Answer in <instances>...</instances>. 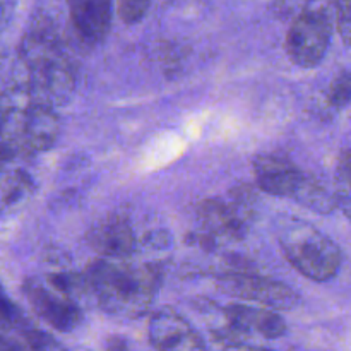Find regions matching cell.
Instances as JSON below:
<instances>
[{
    "label": "cell",
    "instance_id": "obj_1",
    "mask_svg": "<svg viewBox=\"0 0 351 351\" xmlns=\"http://www.w3.org/2000/svg\"><path fill=\"white\" fill-rule=\"evenodd\" d=\"M17 67L10 89L29 101L55 108L74 95V60L60 29L48 17L31 23L17 48Z\"/></svg>",
    "mask_w": 351,
    "mask_h": 351
},
{
    "label": "cell",
    "instance_id": "obj_22",
    "mask_svg": "<svg viewBox=\"0 0 351 351\" xmlns=\"http://www.w3.org/2000/svg\"><path fill=\"white\" fill-rule=\"evenodd\" d=\"M106 351H125V341L120 338H112L108 341V350Z\"/></svg>",
    "mask_w": 351,
    "mask_h": 351
},
{
    "label": "cell",
    "instance_id": "obj_10",
    "mask_svg": "<svg viewBox=\"0 0 351 351\" xmlns=\"http://www.w3.org/2000/svg\"><path fill=\"white\" fill-rule=\"evenodd\" d=\"M257 187L276 197H297L307 173L281 154H259L254 160Z\"/></svg>",
    "mask_w": 351,
    "mask_h": 351
},
{
    "label": "cell",
    "instance_id": "obj_2",
    "mask_svg": "<svg viewBox=\"0 0 351 351\" xmlns=\"http://www.w3.org/2000/svg\"><path fill=\"white\" fill-rule=\"evenodd\" d=\"M84 274L89 291L103 311L130 319L149 311L161 285L160 267L125 259H98Z\"/></svg>",
    "mask_w": 351,
    "mask_h": 351
},
{
    "label": "cell",
    "instance_id": "obj_18",
    "mask_svg": "<svg viewBox=\"0 0 351 351\" xmlns=\"http://www.w3.org/2000/svg\"><path fill=\"white\" fill-rule=\"evenodd\" d=\"M151 0H117V12L125 24H136L143 21Z\"/></svg>",
    "mask_w": 351,
    "mask_h": 351
},
{
    "label": "cell",
    "instance_id": "obj_5",
    "mask_svg": "<svg viewBox=\"0 0 351 351\" xmlns=\"http://www.w3.org/2000/svg\"><path fill=\"white\" fill-rule=\"evenodd\" d=\"M256 215V195L250 187H237L228 199H209L197 208L201 233L195 240L206 249L218 242H239L249 232Z\"/></svg>",
    "mask_w": 351,
    "mask_h": 351
},
{
    "label": "cell",
    "instance_id": "obj_12",
    "mask_svg": "<svg viewBox=\"0 0 351 351\" xmlns=\"http://www.w3.org/2000/svg\"><path fill=\"white\" fill-rule=\"evenodd\" d=\"M149 341L158 351H206L194 328L173 311L154 312L149 321Z\"/></svg>",
    "mask_w": 351,
    "mask_h": 351
},
{
    "label": "cell",
    "instance_id": "obj_16",
    "mask_svg": "<svg viewBox=\"0 0 351 351\" xmlns=\"http://www.w3.org/2000/svg\"><path fill=\"white\" fill-rule=\"evenodd\" d=\"M33 192V184L26 171L19 168H12L10 171H3L2 177V204L3 208L19 204Z\"/></svg>",
    "mask_w": 351,
    "mask_h": 351
},
{
    "label": "cell",
    "instance_id": "obj_14",
    "mask_svg": "<svg viewBox=\"0 0 351 351\" xmlns=\"http://www.w3.org/2000/svg\"><path fill=\"white\" fill-rule=\"evenodd\" d=\"M297 199L300 204H304L305 208L312 209V211L317 213H331L332 209L338 208L336 206L335 199V191L326 187L319 178L312 177V175H307L305 177L304 185L298 191Z\"/></svg>",
    "mask_w": 351,
    "mask_h": 351
},
{
    "label": "cell",
    "instance_id": "obj_19",
    "mask_svg": "<svg viewBox=\"0 0 351 351\" xmlns=\"http://www.w3.org/2000/svg\"><path fill=\"white\" fill-rule=\"evenodd\" d=\"M336 27L345 43L351 45V0H335Z\"/></svg>",
    "mask_w": 351,
    "mask_h": 351
},
{
    "label": "cell",
    "instance_id": "obj_3",
    "mask_svg": "<svg viewBox=\"0 0 351 351\" xmlns=\"http://www.w3.org/2000/svg\"><path fill=\"white\" fill-rule=\"evenodd\" d=\"M60 134L58 115L51 106L33 103L9 89L2 103V161L48 151Z\"/></svg>",
    "mask_w": 351,
    "mask_h": 351
},
{
    "label": "cell",
    "instance_id": "obj_15",
    "mask_svg": "<svg viewBox=\"0 0 351 351\" xmlns=\"http://www.w3.org/2000/svg\"><path fill=\"white\" fill-rule=\"evenodd\" d=\"M332 191H335L336 206L351 221V147H346L339 153Z\"/></svg>",
    "mask_w": 351,
    "mask_h": 351
},
{
    "label": "cell",
    "instance_id": "obj_11",
    "mask_svg": "<svg viewBox=\"0 0 351 351\" xmlns=\"http://www.w3.org/2000/svg\"><path fill=\"white\" fill-rule=\"evenodd\" d=\"M86 240L103 259H127L137 245L136 233L127 216L108 215L89 228Z\"/></svg>",
    "mask_w": 351,
    "mask_h": 351
},
{
    "label": "cell",
    "instance_id": "obj_8",
    "mask_svg": "<svg viewBox=\"0 0 351 351\" xmlns=\"http://www.w3.org/2000/svg\"><path fill=\"white\" fill-rule=\"evenodd\" d=\"M23 295L34 314L60 332L74 331L82 322L77 302L58 290L48 278H29L23 285Z\"/></svg>",
    "mask_w": 351,
    "mask_h": 351
},
{
    "label": "cell",
    "instance_id": "obj_7",
    "mask_svg": "<svg viewBox=\"0 0 351 351\" xmlns=\"http://www.w3.org/2000/svg\"><path fill=\"white\" fill-rule=\"evenodd\" d=\"M218 287L226 295L254 302L271 311H290L300 302L297 291L288 285L266 276H257L250 271H228L218 276Z\"/></svg>",
    "mask_w": 351,
    "mask_h": 351
},
{
    "label": "cell",
    "instance_id": "obj_6",
    "mask_svg": "<svg viewBox=\"0 0 351 351\" xmlns=\"http://www.w3.org/2000/svg\"><path fill=\"white\" fill-rule=\"evenodd\" d=\"M336 26L335 0H308L287 33V53L295 65H319L331 43Z\"/></svg>",
    "mask_w": 351,
    "mask_h": 351
},
{
    "label": "cell",
    "instance_id": "obj_17",
    "mask_svg": "<svg viewBox=\"0 0 351 351\" xmlns=\"http://www.w3.org/2000/svg\"><path fill=\"white\" fill-rule=\"evenodd\" d=\"M329 103L335 108H345L351 103V72H341L329 88Z\"/></svg>",
    "mask_w": 351,
    "mask_h": 351
},
{
    "label": "cell",
    "instance_id": "obj_9",
    "mask_svg": "<svg viewBox=\"0 0 351 351\" xmlns=\"http://www.w3.org/2000/svg\"><path fill=\"white\" fill-rule=\"evenodd\" d=\"M223 317H225V328L219 329L216 336L225 345L242 343V339L249 335L276 339L287 332L285 319L271 308L233 304L223 308Z\"/></svg>",
    "mask_w": 351,
    "mask_h": 351
},
{
    "label": "cell",
    "instance_id": "obj_4",
    "mask_svg": "<svg viewBox=\"0 0 351 351\" xmlns=\"http://www.w3.org/2000/svg\"><path fill=\"white\" fill-rule=\"evenodd\" d=\"M281 250L288 263L302 274L324 283L338 274L343 254L336 242L308 223H293L280 237Z\"/></svg>",
    "mask_w": 351,
    "mask_h": 351
},
{
    "label": "cell",
    "instance_id": "obj_13",
    "mask_svg": "<svg viewBox=\"0 0 351 351\" xmlns=\"http://www.w3.org/2000/svg\"><path fill=\"white\" fill-rule=\"evenodd\" d=\"M75 36L84 45L101 43L112 27L113 0H67Z\"/></svg>",
    "mask_w": 351,
    "mask_h": 351
},
{
    "label": "cell",
    "instance_id": "obj_21",
    "mask_svg": "<svg viewBox=\"0 0 351 351\" xmlns=\"http://www.w3.org/2000/svg\"><path fill=\"white\" fill-rule=\"evenodd\" d=\"M219 351H273L267 348H256V346H247L243 343H233V345H225Z\"/></svg>",
    "mask_w": 351,
    "mask_h": 351
},
{
    "label": "cell",
    "instance_id": "obj_23",
    "mask_svg": "<svg viewBox=\"0 0 351 351\" xmlns=\"http://www.w3.org/2000/svg\"><path fill=\"white\" fill-rule=\"evenodd\" d=\"M65 351H89V350H81V348H77V350H65Z\"/></svg>",
    "mask_w": 351,
    "mask_h": 351
},
{
    "label": "cell",
    "instance_id": "obj_20",
    "mask_svg": "<svg viewBox=\"0 0 351 351\" xmlns=\"http://www.w3.org/2000/svg\"><path fill=\"white\" fill-rule=\"evenodd\" d=\"M0 351H26L23 345L17 341L14 336L2 332V343H0Z\"/></svg>",
    "mask_w": 351,
    "mask_h": 351
}]
</instances>
